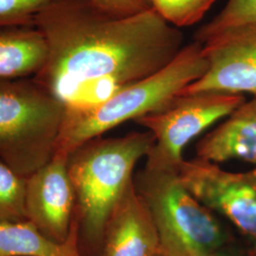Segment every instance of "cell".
Segmentation results:
<instances>
[{
	"label": "cell",
	"mask_w": 256,
	"mask_h": 256,
	"mask_svg": "<svg viewBox=\"0 0 256 256\" xmlns=\"http://www.w3.org/2000/svg\"><path fill=\"white\" fill-rule=\"evenodd\" d=\"M48 57L32 78L66 108L106 100L155 74L183 46V36L155 10L120 18L90 0H52L34 18Z\"/></svg>",
	"instance_id": "cell-1"
},
{
	"label": "cell",
	"mask_w": 256,
	"mask_h": 256,
	"mask_svg": "<svg viewBox=\"0 0 256 256\" xmlns=\"http://www.w3.org/2000/svg\"><path fill=\"white\" fill-rule=\"evenodd\" d=\"M150 132L114 138H96L68 156V169L75 192V220L82 256H101L110 214L133 182L138 162L152 144Z\"/></svg>",
	"instance_id": "cell-2"
},
{
	"label": "cell",
	"mask_w": 256,
	"mask_h": 256,
	"mask_svg": "<svg viewBox=\"0 0 256 256\" xmlns=\"http://www.w3.org/2000/svg\"><path fill=\"white\" fill-rule=\"evenodd\" d=\"M207 68L202 44L194 41L183 46L164 68L122 88L106 100L84 108L66 106L54 154L70 156L110 129L160 108L198 80Z\"/></svg>",
	"instance_id": "cell-3"
},
{
	"label": "cell",
	"mask_w": 256,
	"mask_h": 256,
	"mask_svg": "<svg viewBox=\"0 0 256 256\" xmlns=\"http://www.w3.org/2000/svg\"><path fill=\"white\" fill-rule=\"evenodd\" d=\"M66 106L34 78L0 79V160L25 178L46 164Z\"/></svg>",
	"instance_id": "cell-4"
},
{
	"label": "cell",
	"mask_w": 256,
	"mask_h": 256,
	"mask_svg": "<svg viewBox=\"0 0 256 256\" xmlns=\"http://www.w3.org/2000/svg\"><path fill=\"white\" fill-rule=\"evenodd\" d=\"M135 185L155 221L160 256H210L230 246L227 232L176 172L146 169Z\"/></svg>",
	"instance_id": "cell-5"
},
{
	"label": "cell",
	"mask_w": 256,
	"mask_h": 256,
	"mask_svg": "<svg viewBox=\"0 0 256 256\" xmlns=\"http://www.w3.org/2000/svg\"><path fill=\"white\" fill-rule=\"evenodd\" d=\"M245 101L244 95L220 92L178 95L160 108L136 120L154 140L146 169L176 172L191 140Z\"/></svg>",
	"instance_id": "cell-6"
},
{
	"label": "cell",
	"mask_w": 256,
	"mask_h": 256,
	"mask_svg": "<svg viewBox=\"0 0 256 256\" xmlns=\"http://www.w3.org/2000/svg\"><path fill=\"white\" fill-rule=\"evenodd\" d=\"M176 174L198 202L225 216L250 241L256 256V167L229 172L196 158L183 160Z\"/></svg>",
	"instance_id": "cell-7"
},
{
	"label": "cell",
	"mask_w": 256,
	"mask_h": 256,
	"mask_svg": "<svg viewBox=\"0 0 256 256\" xmlns=\"http://www.w3.org/2000/svg\"><path fill=\"white\" fill-rule=\"evenodd\" d=\"M208 68L178 95L200 92L244 93L256 97V24L232 28L202 44Z\"/></svg>",
	"instance_id": "cell-8"
},
{
	"label": "cell",
	"mask_w": 256,
	"mask_h": 256,
	"mask_svg": "<svg viewBox=\"0 0 256 256\" xmlns=\"http://www.w3.org/2000/svg\"><path fill=\"white\" fill-rule=\"evenodd\" d=\"M68 162V156L56 153L27 178L28 220L56 243L68 238L75 216L76 200Z\"/></svg>",
	"instance_id": "cell-9"
},
{
	"label": "cell",
	"mask_w": 256,
	"mask_h": 256,
	"mask_svg": "<svg viewBox=\"0 0 256 256\" xmlns=\"http://www.w3.org/2000/svg\"><path fill=\"white\" fill-rule=\"evenodd\" d=\"M160 256V238L146 202L134 180L106 223L100 256Z\"/></svg>",
	"instance_id": "cell-10"
},
{
	"label": "cell",
	"mask_w": 256,
	"mask_h": 256,
	"mask_svg": "<svg viewBox=\"0 0 256 256\" xmlns=\"http://www.w3.org/2000/svg\"><path fill=\"white\" fill-rule=\"evenodd\" d=\"M196 158L218 164L239 160L256 167V97L245 101L196 147Z\"/></svg>",
	"instance_id": "cell-11"
},
{
	"label": "cell",
	"mask_w": 256,
	"mask_h": 256,
	"mask_svg": "<svg viewBox=\"0 0 256 256\" xmlns=\"http://www.w3.org/2000/svg\"><path fill=\"white\" fill-rule=\"evenodd\" d=\"M48 57L46 39L36 27H0V79L36 76Z\"/></svg>",
	"instance_id": "cell-12"
},
{
	"label": "cell",
	"mask_w": 256,
	"mask_h": 256,
	"mask_svg": "<svg viewBox=\"0 0 256 256\" xmlns=\"http://www.w3.org/2000/svg\"><path fill=\"white\" fill-rule=\"evenodd\" d=\"M0 256H82L77 220L63 243L46 238L30 221L0 223Z\"/></svg>",
	"instance_id": "cell-13"
},
{
	"label": "cell",
	"mask_w": 256,
	"mask_h": 256,
	"mask_svg": "<svg viewBox=\"0 0 256 256\" xmlns=\"http://www.w3.org/2000/svg\"><path fill=\"white\" fill-rule=\"evenodd\" d=\"M27 178L0 160V223L28 221L26 212Z\"/></svg>",
	"instance_id": "cell-14"
},
{
	"label": "cell",
	"mask_w": 256,
	"mask_h": 256,
	"mask_svg": "<svg viewBox=\"0 0 256 256\" xmlns=\"http://www.w3.org/2000/svg\"><path fill=\"white\" fill-rule=\"evenodd\" d=\"M256 24V0H229L220 14L198 32L196 41L207 39L232 28Z\"/></svg>",
	"instance_id": "cell-15"
},
{
	"label": "cell",
	"mask_w": 256,
	"mask_h": 256,
	"mask_svg": "<svg viewBox=\"0 0 256 256\" xmlns=\"http://www.w3.org/2000/svg\"><path fill=\"white\" fill-rule=\"evenodd\" d=\"M153 9L174 27H189L200 22L216 0H150Z\"/></svg>",
	"instance_id": "cell-16"
},
{
	"label": "cell",
	"mask_w": 256,
	"mask_h": 256,
	"mask_svg": "<svg viewBox=\"0 0 256 256\" xmlns=\"http://www.w3.org/2000/svg\"><path fill=\"white\" fill-rule=\"evenodd\" d=\"M52 0H0V27H34L37 14Z\"/></svg>",
	"instance_id": "cell-17"
},
{
	"label": "cell",
	"mask_w": 256,
	"mask_h": 256,
	"mask_svg": "<svg viewBox=\"0 0 256 256\" xmlns=\"http://www.w3.org/2000/svg\"><path fill=\"white\" fill-rule=\"evenodd\" d=\"M110 14L126 18L153 9L150 0H90Z\"/></svg>",
	"instance_id": "cell-18"
},
{
	"label": "cell",
	"mask_w": 256,
	"mask_h": 256,
	"mask_svg": "<svg viewBox=\"0 0 256 256\" xmlns=\"http://www.w3.org/2000/svg\"><path fill=\"white\" fill-rule=\"evenodd\" d=\"M210 256H256L252 252L250 256H246L240 252H238L236 250H234L232 248L228 246V247L224 248L222 250H220L218 252H214V254Z\"/></svg>",
	"instance_id": "cell-19"
},
{
	"label": "cell",
	"mask_w": 256,
	"mask_h": 256,
	"mask_svg": "<svg viewBox=\"0 0 256 256\" xmlns=\"http://www.w3.org/2000/svg\"></svg>",
	"instance_id": "cell-20"
}]
</instances>
